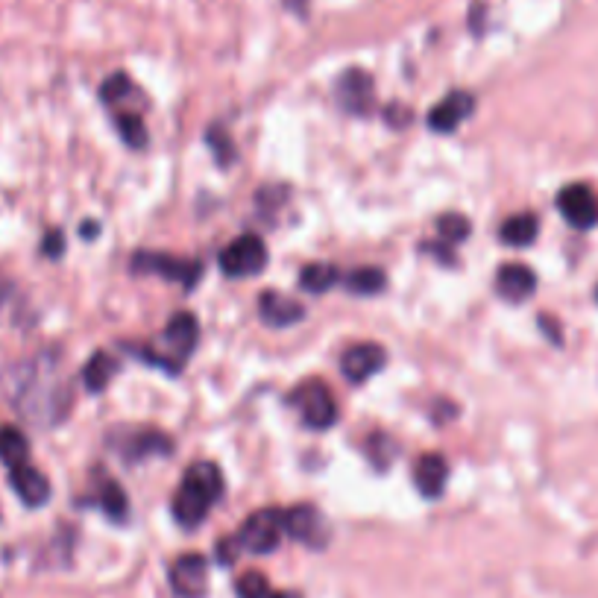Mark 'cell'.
Returning a JSON list of instances; mask_svg holds the SVG:
<instances>
[{
  "label": "cell",
  "instance_id": "6da1fadb",
  "mask_svg": "<svg viewBox=\"0 0 598 598\" xmlns=\"http://www.w3.org/2000/svg\"><path fill=\"white\" fill-rule=\"evenodd\" d=\"M53 355H39L33 361H24L6 373V396L9 402L30 420L33 426H56L65 420L68 411V385L59 379V367L50 364Z\"/></svg>",
  "mask_w": 598,
  "mask_h": 598
},
{
  "label": "cell",
  "instance_id": "7a4b0ae2",
  "mask_svg": "<svg viewBox=\"0 0 598 598\" xmlns=\"http://www.w3.org/2000/svg\"><path fill=\"white\" fill-rule=\"evenodd\" d=\"M223 496V475L212 461H197L191 464L176 496H173V516L182 528H197L212 505Z\"/></svg>",
  "mask_w": 598,
  "mask_h": 598
},
{
  "label": "cell",
  "instance_id": "3957f363",
  "mask_svg": "<svg viewBox=\"0 0 598 598\" xmlns=\"http://www.w3.org/2000/svg\"><path fill=\"white\" fill-rule=\"evenodd\" d=\"M244 552L253 555H270L279 549L282 537H285V511L279 508H261L250 513L241 525V531L235 534Z\"/></svg>",
  "mask_w": 598,
  "mask_h": 598
},
{
  "label": "cell",
  "instance_id": "277c9868",
  "mask_svg": "<svg viewBox=\"0 0 598 598\" xmlns=\"http://www.w3.org/2000/svg\"><path fill=\"white\" fill-rule=\"evenodd\" d=\"M291 405H297L302 423L314 431H323V428H332L338 423V402H335L332 390L317 379L302 382L291 393Z\"/></svg>",
  "mask_w": 598,
  "mask_h": 598
},
{
  "label": "cell",
  "instance_id": "5b68a950",
  "mask_svg": "<svg viewBox=\"0 0 598 598\" xmlns=\"http://www.w3.org/2000/svg\"><path fill=\"white\" fill-rule=\"evenodd\" d=\"M267 267V247L258 235H241L220 253V270L229 279H250Z\"/></svg>",
  "mask_w": 598,
  "mask_h": 598
},
{
  "label": "cell",
  "instance_id": "8992f818",
  "mask_svg": "<svg viewBox=\"0 0 598 598\" xmlns=\"http://www.w3.org/2000/svg\"><path fill=\"white\" fill-rule=\"evenodd\" d=\"M132 270L138 273H156L168 282H176L182 288H194L203 276V264L194 258H173L165 253H138L132 258Z\"/></svg>",
  "mask_w": 598,
  "mask_h": 598
},
{
  "label": "cell",
  "instance_id": "52a82bcc",
  "mask_svg": "<svg viewBox=\"0 0 598 598\" xmlns=\"http://www.w3.org/2000/svg\"><path fill=\"white\" fill-rule=\"evenodd\" d=\"M335 100L349 115H370L376 106V88L373 77L361 68H349L335 83Z\"/></svg>",
  "mask_w": 598,
  "mask_h": 598
},
{
  "label": "cell",
  "instance_id": "ba28073f",
  "mask_svg": "<svg viewBox=\"0 0 598 598\" xmlns=\"http://www.w3.org/2000/svg\"><path fill=\"white\" fill-rule=\"evenodd\" d=\"M557 209L569 226L593 229L598 223V194L584 182H572L557 194Z\"/></svg>",
  "mask_w": 598,
  "mask_h": 598
},
{
  "label": "cell",
  "instance_id": "9c48e42d",
  "mask_svg": "<svg viewBox=\"0 0 598 598\" xmlns=\"http://www.w3.org/2000/svg\"><path fill=\"white\" fill-rule=\"evenodd\" d=\"M171 587L179 598H206L209 593V560L197 552L176 557L171 566Z\"/></svg>",
  "mask_w": 598,
  "mask_h": 598
},
{
  "label": "cell",
  "instance_id": "30bf717a",
  "mask_svg": "<svg viewBox=\"0 0 598 598\" xmlns=\"http://www.w3.org/2000/svg\"><path fill=\"white\" fill-rule=\"evenodd\" d=\"M285 534L308 549H323L329 543V525L314 505H294L285 511Z\"/></svg>",
  "mask_w": 598,
  "mask_h": 598
},
{
  "label": "cell",
  "instance_id": "8fae6325",
  "mask_svg": "<svg viewBox=\"0 0 598 598\" xmlns=\"http://www.w3.org/2000/svg\"><path fill=\"white\" fill-rule=\"evenodd\" d=\"M387 355L379 343H355L341 355V373L346 382L361 385L385 367Z\"/></svg>",
  "mask_w": 598,
  "mask_h": 598
},
{
  "label": "cell",
  "instance_id": "7c38bea8",
  "mask_svg": "<svg viewBox=\"0 0 598 598\" xmlns=\"http://www.w3.org/2000/svg\"><path fill=\"white\" fill-rule=\"evenodd\" d=\"M472 109H475V97L470 91H449L437 106H431L426 124L431 132L449 135L470 118Z\"/></svg>",
  "mask_w": 598,
  "mask_h": 598
},
{
  "label": "cell",
  "instance_id": "4fadbf2b",
  "mask_svg": "<svg viewBox=\"0 0 598 598\" xmlns=\"http://www.w3.org/2000/svg\"><path fill=\"white\" fill-rule=\"evenodd\" d=\"M9 484H12V490L18 493V499L27 508H42L44 502L50 499V481L44 478V472L30 467V464L12 467L9 470Z\"/></svg>",
  "mask_w": 598,
  "mask_h": 598
},
{
  "label": "cell",
  "instance_id": "5bb4252c",
  "mask_svg": "<svg viewBox=\"0 0 598 598\" xmlns=\"http://www.w3.org/2000/svg\"><path fill=\"white\" fill-rule=\"evenodd\" d=\"M258 314L267 326H276V329H288L299 323L305 317V308L297 299L285 297V294H276V291H264L258 299Z\"/></svg>",
  "mask_w": 598,
  "mask_h": 598
},
{
  "label": "cell",
  "instance_id": "9a60e30c",
  "mask_svg": "<svg viewBox=\"0 0 598 598\" xmlns=\"http://www.w3.org/2000/svg\"><path fill=\"white\" fill-rule=\"evenodd\" d=\"M496 291L508 302H525L537 291V276L528 264H502L496 273Z\"/></svg>",
  "mask_w": 598,
  "mask_h": 598
},
{
  "label": "cell",
  "instance_id": "2e32d148",
  "mask_svg": "<svg viewBox=\"0 0 598 598\" xmlns=\"http://www.w3.org/2000/svg\"><path fill=\"white\" fill-rule=\"evenodd\" d=\"M165 341L171 346L173 358L179 364H185V358L194 352V346L200 341V326H197V317L191 311H176L165 329Z\"/></svg>",
  "mask_w": 598,
  "mask_h": 598
},
{
  "label": "cell",
  "instance_id": "e0dca14e",
  "mask_svg": "<svg viewBox=\"0 0 598 598\" xmlns=\"http://www.w3.org/2000/svg\"><path fill=\"white\" fill-rule=\"evenodd\" d=\"M446 478H449V464H446V458L437 455V452L423 455V458L417 461V467H414V484H417V490H420L423 499H437V496H443Z\"/></svg>",
  "mask_w": 598,
  "mask_h": 598
},
{
  "label": "cell",
  "instance_id": "ac0fdd59",
  "mask_svg": "<svg viewBox=\"0 0 598 598\" xmlns=\"http://www.w3.org/2000/svg\"><path fill=\"white\" fill-rule=\"evenodd\" d=\"M338 279H341V270L329 261H314L299 270V288L308 294H326L338 285Z\"/></svg>",
  "mask_w": 598,
  "mask_h": 598
},
{
  "label": "cell",
  "instance_id": "d6986e66",
  "mask_svg": "<svg viewBox=\"0 0 598 598\" xmlns=\"http://www.w3.org/2000/svg\"><path fill=\"white\" fill-rule=\"evenodd\" d=\"M115 370H118V364L112 361L109 352H94L83 367V385L88 387V393H103L112 382Z\"/></svg>",
  "mask_w": 598,
  "mask_h": 598
},
{
  "label": "cell",
  "instance_id": "ffe728a7",
  "mask_svg": "<svg viewBox=\"0 0 598 598\" xmlns=\"http://www.w3.org/2000/svg\"><path fill=\"white\" fill-rule=\"evenodd\" d=\"M27 458H30V443L24 431H18L15 426L0 428V461L12 470V467L27 464Z\"/></svg>",
  "mask_w": 598,
  "mask_h": 598
},
{
  "label": "cell",
  "instance_id": "44dd1931",
  "mask_svg": "<svg viewBox=\"0 0 598 598\" xmlns=\"http://www.w3.org/2000/svg\"><path fill=\"white\" fill-rule=\"evenodd\" d=\"M537 217L528 212L522 214H513L508 217L505 223H502V241L505 244H511V247H528V244H534V238H537Z\"/></svg>",
  "mask_w": 598,
  "mask_h": 598
},
{
  "label": "cell",
  "instance_id": "7402d4cb",
  "mask_svg": "<svg viewBox=\"0 0 598 598\" xmlns=\"http://www.w3.org/2000/svg\"><path fill=\"white\" fill-rule=\"evenodd\" d=\"M387 276L379 267H358L352 273H346V291L358 294V297H373L379 291H385Z\"/></svg>",
  "mask_w": 598,
  "mask_h": 598
},
{
  "label": "cell",
  "instance_id": "603a6c76",
  "mask_svg": "<svg viewBox=\"0 0 598 598\" xmlns=\"http://www.w3.org/2000/svg\"><path fill=\"white\" fill-rule=\"evenodd\" d=\"M437 238L446 241V244H458V241H467L470 238V220L464 214H440L437 217Z\"/></svg>",
  "mask_w": 598,
  "mask_h": 598
},
{
  "label": "cell",
  "instance_id": "cb8c5ba5",
  "mask_svg": "<svg viewBox=\"0 0 598 598\" xmlns=\"http://www.w3.org/2000/svg\"><path fill=\"white\" fill-rule=\"evenodd\" d=\"M171 440L165 437V434H159V431H144V434H138V437H132V449L127 452L129 461H141L147 452H171Z\"/></svg>",
  "mask_w": 598,
  "mask_h": 598
},
{
  "label": "cell",
  "instance_id": "d4e9b609",
  "mask_svg": "<svg viewBox=\"0 0 598 598\" xmlns=\"http://www.w3.org/2000/svg\"><path fill=\"white\" fill-rule=\"evenodd\" d=\"M100 508L106 511V516H112V519H124L129 511V502H127V496H124V490L115 484V481H109L106 487H103V493H100Z\"/></svg>",
  "mask_w": 598,
  "mask_h": 598
},
{
  "label": "cell",
  "instance_id": "484cf974",
  "mask_svg": "<svg viewBox=\"0 0 598 598\" xmlns=\"http://www.w3.org/2000/svg\"><path fill=\"white\" fill-rule=\"evenodd\" d=\"M115 124H118V132H121V138L127 141L129 147H144L147 144V127H144L141 115H135V112L118 115Z\"/></svg>",
  "mask_w": 598,
  "mask_h": 598
},
{
  "label": "cell",
  "instance_id": "4316f807",
  "mask_svg": "<svg viewBox=\"0 0 598 598\" xmlns=\"http://www.w3.org/2000/svg\"><path fill=\"white\" fill-rule=\"evenodd\" d=\"M235 593H238V598H270V584H267L264 572L250 569L235 581Z\"/></svg>",
  "mask_w": 598,
  "mask_h": 598
},
{
  "label": "cell",
  "instance_id": "83f0119b",
  "mask_svg": "<svg viewBox=\"0 0 598 598\" xmlns=\"http://www.w3.org/2000/svg\"><path fill=\"white\" fill-rule=\"evenodd\" d=\"M132 94V83H129L127 74H112V77H106V83L100 88V97L106 100V103H118V100H124Z\"/></svg>",
  "mask_w": 598,
  "mask_h": 598
},
{
  "label": "cell",
  "instance_id": "f1b7e54d",
  "mask_svg": "<svg viewBox=\"0 0 598 598\" xmlns=\"http://www.w3.org/2000/svg\"><path fill=\"white\" fill-rule=\"evenodd\" d=\"M214 552H217V560H220L223 566H232V563L238 560V555H241L244 549H241L238 537H232V540H220Z\"/></svg>",
  "mask_w": 598,
  "mask_h": 598
},
{
  "label": "cell",
  "instance_id": "f546056e",
  "mask_svg": "<svg viewBox=\"0 0 598 598\" xmlns=\"http://www.w3.org/2000/svg\"><path fill=\"white\" fill-rule=\"evenodd\" d=\"M42 253L47 258H59L62 253H65V235H62L59 229H50V232L44 235Z\"/></svg>",
  "mask_w": 598,
  "mask_h": 598
},
{
  "label": "cell",
  "instance_id": "4dcf8cb0",
  "mask_svg": "<svg viewBox=\"0 0 598 598\" xmlns=\"http://www.w3.org/2000/svg\"><path fill=\"white\" fill-rule=\"evenodd\" d=\"M97 229H100V226H97L94 220H86L83 229H80V235H83V238H97Z\"/></svg>",
  "mask_w": 598,
  "mask_h": 598
},
{
  "label": "cell",
  "instance_id": "1f68e13d",
  "mask_svg": "<svg viewBox=\"0 0 598 598\" xmlns=\"http://www.w3.org/2000/svg\"><path fill=\"white\" fill-rule=\"evenodd\" d=\"M294 12H299V15H305V0H285Z\"/></svg>",
  "mask_w": 598,
  "mask_h": 598
},
{
  "label": "cell",
  "instance_id": "d6a6232c",
  "mask_svg": "<svg viewBox=\"0 0 598 598\" xmlns=\"http://www.w3.org/2000/svg\"><path fill=\"white\" fill-rule=\"evenodd\" d=\"M270 598H302L299 593H294V590H282V593H273Z\"/></svg>",
  "mask_w": 598,
  "mask_h": 598
},
{
  "label": "cell",
  "instance_id": "836d02e7",
  "mask_svg": "<svg viewBox=\"0 0 598 598\" xmlns=\"http://www.w3.org/2000/svg\"><path fill=\"white\" fill-rule=\"evenodd\" d=\"M596 297H598V288H596Z\"/></svg>",
  "mask_w": 598,
  "mask_h": 598
}]
</instances>
